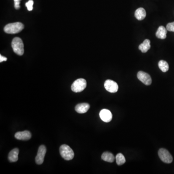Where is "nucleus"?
I'll use <instances>...</instances> for the list:
<instances>
[{"label": "nucleus", "instance_id": "12", "mask_svg": "<svg viewBox=\"0 0 174 174\" xmlns=\"http://www.w3.org/2000/svg\"><path fill=\"white\" fill-rule=\"evenodd\" d=\"M19 150L15 148L10 152L8 154V160L10 162H16L18 160V155Z\"/></svg>", "mask_w": 174, "mask_h": 174}, {"label": "nucleus", "instance_id": "14", "mask_svg": "<svg viewBox=\"0 0 174 174\" xmlns=\"http://www.w3.org/2000/svg\"><path fill=\"white\" fill-rule=\"evenodd\" d=\"M167 28L162 26H160L156 33V36L158 38L165 39L167 37Z\"/></svg>", "mask_w": 174, "mask_h": 174}, {"label": "nucleus", "instance_id": "21", "mask_svg": "<svg viewBox=\"0 0 174 174\" xmlns=\"http://www.w3.org/2000/svg\"><path fill=\"white\" fill-rule=\"evenodd\" d=\"M15 3V8L16 9H19L20 8V2L21 0H14Z\"/></svg>", "mask_w": 174, "mask_h": 174}, {"label": "nucleus", "instance_id": "7", "mask_svg": "<svg viewBox=\"0 0 174 174\" xmlns=\"http://www.w3.org/2000/svg\"><path fill=\"white\" fill-rule=\"evenodd\" d=\"M47 149L44 145H41L38 148L37 155L35 158V162L37 165H42L44 162V157L46 155Z\"/></svg>", "mask_w": 174, "mask_h": 174}, {"label": "nucleus", "instance_id": "22", "mask_svg": "<svg viewBox=\"0 0 174 174\" xmlns=\"http://www.w3.org/2000/svg\"><path fill=\"white\" fill-rule=\"evenodd\" d=\"M7 58L6 57H3L2 55H0V62H2L3 61H7Z\"/></svg>", "mask_w": 174, "mask_h": 174}, {"label": "nucleus", "instance_id": "13", "mask_svg": "<svg viewBox=\"0 0 174 174\" xmlns=\"http://www.w3.org/2000/svg\"><path fill=\"white\" fill-rule=\"evenodd\" d=\"M135 17L138 20H142L146 17V12L143 8L140 7L136 10L135 13Z\"/></svg>", "mask_w": 174, "mask_h": 174}, {"label": "nucleus", "instance_id": "1", "mask_svg": "<svg viewBox=\"0 0 174 174\" xmlns=\"http://www.w3.org/2000/svg\"><path fill=\"white\" fill-rule=\"evenodd\" d=\"M24 29V25L20 22H15L7 25L4 28V31L9 34L18 33Z\"/></svg>", "mask_w": 174, "mask_h": 174}, {"label": "nucleus", "instance_id": "5", "mask_svg": "<svg viewBox=\"0 0 174 174\" xmlns=\"http://www.w3.org/2000/svg\"><path fill=\"white\" fill-rule=\"evenodd\" d=\"M158 155L163 162L170 163L173 161V157L169 152L165 148H161L158 152Z\"/></svg>", "mask_w": 174, "mask_h": 174}, {"label": "nucleus", "instance_id": "20", "mask_svg": "<svg viewBox=\"0 0 174 174\" xmlns=\"http://www.w3.org/2000/svg\"><path fill=\"white\" fill-rule=\"evenodd\" d=\"M166 28L168 31L174 32V22L168 23Z\"/></svg>", "mask_w": 174, "mask_h": 174}, {"label": "nucleus", "instance_id": "11", "mask_svg": "<svg viewBox=\"0 0 174 174\" xmlns=\"http://www.w3.org/2000/svg\"><path fill=\"white\" fill-rule=\"evenodd\" d=\"M90 106L87 103H81L77 105L75 107V110L79 114L86 113L90 109Z\"/></svg>", "mask_w": 174, "mask_h": 174}, {"label": "nucleus", "instance_id": "15", "mask_svg": "<svg viewBox=\"0 0 174 174\" xmlns=\"http://www.w3.org/2000/svg\"><path fill=\"white\" fill-rule=\"evenodd\" d=\"M151 48V41L150 40L146 39L138 47L139 50L143 53H146Z\"/></svg>", "mask_w": 174, "mask_h": 174}, {"label": "nucleus", "instance_id": "8", "mask_svg": "<svg viewBox=\"0 0 174 174\" xmlns=\"http://www.w3.org/2000/svg\"><path fill=\"white\" fill-rule=\"evenodd\" d=\"M138 79L146 85H150L152 84V79L151 76L144 72L139 71L137 75Z\"/></svg>", "mask_w": 174, "mask_h": 174}, {"label": "nucleus", "instance_id": "19", "mask_svg": "<svg viewBox=\"0 0 174 174\" xmlns=\"http://www.w3.org/2000/svg\"><path fill=\"white\" fill-rule=\"evenodd\" d=\"M33 1L32 0H29L26 2L25 6L27 7L28 11H32L33 9Z\"/></svg>", "mask_w": 174, "mask_h": 174}, {"label": "nucleus", "instance_id": "6", "mask_svg": "<svg viewBox=\"0 0 174 174\" xmlns=\"http://www.w3.org/2000/svg\"><path fill=\"white\" fill-rule=\"evenodd\" d=\"M104 86L106 90L111 93H115L119 89L117 84L113 80L110 79H108L105 81Z\"/></svg>", "mask_w": 174, "mask_h": 174}, {"label": "nucleus", "instance_id": "17", "mask_svg": "<svg viewBox=\"0 0 174 174\" xmlns=\"http://www.w3.org/2000/svg\"><path fill=\"white\" fill-rule=\"evenodd\" d=\"M158 66L163 72H167L169 70V65L166 61L161 60L158 63Z\"/></svg>", "mask_w": 174, "mask_h": 174}, {"label": "nucleus", "instance_id": "16", "mask_svg": "<svg viewBox=\"0 0 174 174\" xmlns=\"http://www.w3.org/2000/svg\"><path fill=\"white\" fill-rule=\"evenodd\" d=\"M102 159L104 161L112 162L114 161L115 157L112 153L109 152H105L102 155Z\"/></svg>", "mask_w": 174, "mask_h": 174}, {"label": "nucleus", "instance_id": "10", "mask_svg": "<svg viewBox=\"0 0 174 174\" xmlns=\"http://www.w3.org/2000/svg\"><path fill=\"white\" fill-rule=\"evenodd\" d=\"M15 137L18 140H28L31 139L32 135L30 132L28 131H24L16 132L15 134Z\"/></svg>", "mask_w": 174, "mask_h": 174}, {"label": "nucleus", "instance_id": "4", "mask_svg": "<svg viewBox=\"0 0 174 174\" xmlns=\"http://www.w3.org/2000/svg\"><path fill=\"white\" fill-rule=\"evenodd\" d=\"M87 86V82L83 78H79L74 81L71 86V90L75 92H80L83 91Z\"/></svg>", "mask_w": 174, "mask_h": 174}, {"label": "nucleus", "instance_id": "3", "mask_svg": "<svg viewBox=\"0 0 174 174\" xmlns=\"http://www.w3.org/2000/svg\"><path fill=\"white\" fill-rule=\"evenodd\" d=\"M12 47L14 52L18 55L22 56L24 54V44L20 38L15 37L12 42Z\"/></svg>", "mask_w": 174, "mask_h": 174}, {"label": "nucleus", "instance_id": "9", "mask_svg": "<svg viewBox=\"0 0 174 174\" xmlns=\"http://www.w3.org/2000/svg\"><path fill=\"white\" fill-rule=\"evenodd\" d=\"M99 115L101 119L105 122H109L112 120V113L108 109H102L100 112Z\"/></svg>", "mask_w": 174, "mask_h": 174}, {"label": "nucleus", "instance_id": "18", "mask_svg": "<svg viewBox=\"0 0 174 174\" xmlns=\"http://www.w3.org/2000/svg\"><path fill=\"white\" fill-rule=\"evenodd\" d=\"M116 162L118 166H122L126 162L125 157L124 155L122 153H118L116 156Z\"/></svg>", "mask_w": 174, "mask_h": 174}, {"label": "nucleus", "instance_id": "2", "mask_svg": "<svg viewBox=\"0 0 174 174\" xmlns=\"http://www.w3.org/2000/svg\"><path fill=\"white\" fill-rule=\"evenodd\" d=\"M60 152L62 157L67 161L73 159L75 155L73 150L67 145H62L60 147Z\"/></svg>", "mask_w": 174, "mask_h": 174}]
</instances>
